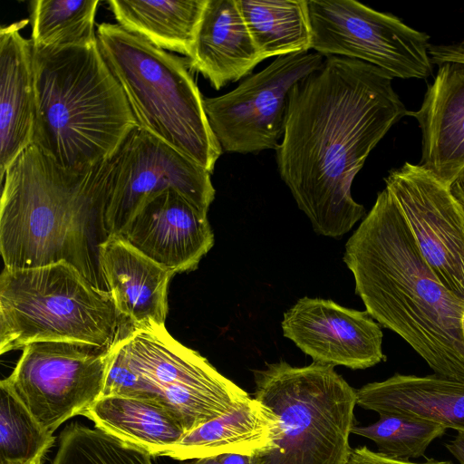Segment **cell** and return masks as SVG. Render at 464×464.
<instances>
[{
    "label": "cell",
    "instance_id": "cell-1",
    "mask_svg": "<svg viewBox=\"0 0 464 464\" xmlns=\"http://www.w3.org/2000/svg\"><path fill=\"white\" fill-rule=\"evenodd\" d=\"M392 81L362 61L328 56L289 92L276 163L319 235L341 237L365 214L352 197L353 179L408 111Z\"/></svg>",
    "mask_w": 464,
    "mask_h": 464
},
{
    "label": "cell",
    "instance_id": "cell-2",
    "mask_svg": "<svg viewBox=\"0 0 464 464\" xmlns=\"http://www.w3.org/2000/svg\"><path fill=\"white\" fill-rule=\"evenodd\" d=\"M343 262L368 314L441 377L464 381V300L422 256L384 188L345 244Z\"/></svg>",
    "mask_w": 464,
    "mask_h": 464
},
{
    "label": "cell",
    "instance_id": "cell-3",
    "mask_svg": "<svg viewBox=\"0 0 464 464\" xmlns=\"http://www.w3.org/2000/svg\"><path fill=\"white\" fill-rule=\"evenodd\" d=\"M109 159L83 171L58 166L31 144L1 179L0 251L4 267L65 261L103 290L99 246L104 228ZM108 291V290H107Z\"/></svg>",
    "mask_w": 464,
    "mask_h": 464
},
{
    "label": "cell",
    "instance_id": "cell-4",
    "mask_svg": "<svg viewBox=\"0 0 464 464\" xmlns=\"http://www.w3.org/2000/svg\"><path fill=\"white\" fill-rule=\"evenodd\" d=\"M33 144L71 171L110 159L138 123L98 41L63 48L33 46Z\"/></svg>",
    "mask_w": 464,
    "mask_h": 464
},
{
    "label": "cell",
    "instance_id": "cell-5",
    "mask_svg": "<svg viewBox=\"0 0 464 464\" xmlns=\"http://www.w3.org/2000/svg\"><path fill=\"white\" fill-rule=\"evenodd\" d=\"M96 34L138 126L211 174L223 150L185 61L118 24L102 23Z\"/></svg>",
    "mask_w": 464,
    "mask_h": 464
},
{
    "label": "cell",
    "instance_id": "cell-6",
    "mask_svg": "<svg viewBox=\"0 0 464 464\" xmlns=\"http://www.w3.org/2000/svg\"><path fill=\"white\" fill-rule=\"evenodd\" d=\"M255 397L277 417L272 444L251 464H345L352 451L356 390L319 362L285 361L254 371Z\"/></svg>",
    "mask_w": 464,
    "mask_h": 464
},
{
    "label": "cell",
    "instance_id": "cell-7",
    "mask_svg": "<svg viewBox=\"0 0 464 464\" xmlns=\"http://www.w3.org/2000/svg\"><path fill=\"white\" fill-rule=\"evenodd\" d=\"M122 330L110 292L65 261L1 273V354L41 342L108 347Z\"/></svg>",
    "mask_w": 464,
    "mask_h": 464
},
{
    "label": "cell",
    "instance_id": "cell-8",
    "mask_svg": "<svg viewBox=\"0 0 464 464\" xmlns=\"http://www.w3.org/2000/svg\"><path fill=\"white\" fill-rule=\"evenodd\" d=\"M122 337L131 366L147 382L149 399L170 411L187 432L251 399L165 325L127 328Z\"/></svg>",
    "mask_w": 464,
    "mask_h": 464
},
{
    "label": "cell",
    "instance_id": "cell-9",
    "mask_svg": "<svg viewBox=\"0 0 464 464\" xmlns=\"http://www.w3.org/2000/svg\"><path fill=\"white\" fill-rule=\"evenodd\" d=\"M307 8L315 53L362 61L392 79L431 74L430 36L398 17L354 0H307Z\"/></svg>",
    "mask_w": 464,
    "mask_h": 464
},
{
    "label": "cell",
    "instance_id": "cell-10",
    "mask_svg": "<svg viewBox=\"0 0 464 464\" xmlns=\"http://www.w3.org/2000/svg\"><path fill=\"white\" fill-rule=\"evenodd\" d=\"M109 361L110 346L34 343L23 348L13 372L0 384L53 433L102 396Z\"/></svg>",
    "mask_w": 464,
    "mask_h": 464
},
{
    "label": "cell",
    "instance_id": "cell-11",
    "mask_svg": "<svg viewBox=\"0 0 464 464\" xmlns=\"http://www.w3.org/2000/svg\"><path fill=\"white\" fill-rule=\"evenodd\" d=\"M324 60L315 52L279 56L231 92L204 98L222 150L246 154L276 150L285 131L290 91Z\"/></svg>",
    "mask_w": 464,
    "mask_h": 464
},
{
    "label": "cell",
    "instance_id": "cell-12",
    "mask_svg": "<svg viewBox=\"0 0 464 464\" xmlns=\"http://www.w3.org/2000/svg\"><path fill=\"white\" fill-rule=\"evenodd\" d=\"M104 228L116 236L151 195L174 189L208 216L215 198L210 173L137 126L109 159Z\"/></svg>",
    "mask_w": 464,
    "mask_h": 464
},
{
    "label": "cell",
    "instance_id": "cell-13",
    "mask_svg": "<svg viewBox=\"0 0 464 464\" xmlns=\"http://www.w3.org/2000/svg\"><path fill=\"white\" fill-rule=\"evenodd\" d=\"M385 184L425 260L464 300V208L450 187L410 162L390 171Z\"/></svg>",
    "mask_w": 464,
    "mask_h": 464
},
{
    "label": "cell",
    "instance_id": "cell-14",
    "mask_svg": "<svg viewBox=\"0 0 464 464\" xmlns=\"http://www.w3.org/2000/svg\"><path fill=\"white\" fill-rule=\"evenodd\" d=\"M281 325L284 336L315 362L363 370L386 360L381 325L367 311L305 296L285 313Z\"/></svg>",
    "mask_w": 464,
    "mask_h": 464
},
{
    "label": "cell",
    "instance_id": "cell-15",
    "mask_svg": "<svg viewBox=\"0 0 464 464\" xmlns=\"http://www.w3.org/2000/svg\"><path fill=\"white\" fill-rule=\"evenodd\" d=\"M116 236L176 274L195 270L215 241L208 216L174 189L149 197Z\"/></svg>",
    "mask_w": 464,
    "mask_h": 464
},
{
    "label": "cell",
    "instance_id": "cell-16",
    "mask_svg": "<svg viewBox=\"0 0 464 464\" xmlns=\"http://www.w3.org/2000/svg\"><path fill=\"white\" fill-rule=\"evenodd\" d=\"M99 265L123 324L130 329L165 325L173 270L119 236H109L100 245Z\"/></svg>",
    "mask_w": 464,
    "mask_h": 464
},
{
    "label": "cell",
    "instance_id": "cell-17",
    "mask_svg": "<svg viewBox=\"0 0 464 464\" xmlns=\"http://www.w3.org/2000/svg\"><path fill=\"white\" fill-rule=\"evenodd\" d=\"M407 115L421 131L420 165L450 187L464 169V66L439 65L420 109Z\"/></svg>",
    "mask_w": 464,
    "mask_h": 464
},
{
    "label": "cell",
    "instance_id": "cell-18",
    "mask_svg": "<svg viewBox=\"0 0 464 464\" xmlns=\"http://www.w3.org/2000/svg\"><path fill=\"white\" fill-rule=\"evenodd\" d=\"M29 19L0 28V179L33 144L35 92L33 43L20 34Z\"/></svg>",
    "mask_w": 464,
    "mask_h": 464
},
{
    "label": "cell",
    "instance_id": "cell-19",
    "mask_svg": "<svg viewBox=\"0 0 464 464\" xmlns=\"http://www.w3.org/2000/svg\"><path fill=\"white\" fill-rule=\"evenodd\" d=\"M356 404L379 414L424 420L464 430V381L395 373L356 390Z\"/></svg>",
    "mask_w": 464,
    "mask_h": 464
},
{
    "label": "cell",
    "instance_id": "cell-20",
    "mask_svg": "<svg viewBox=\"0 0 464 464\" xmlns=\"http://www.w3.org/2000/svg\"><path fill=\"white\" fill-rule=\"evenodd\" d=\"M261 61L237 0H208L188 67L219 90L251 73Z\"/></svg>",
    "mask_w": 464,
    "mask_h": 464
},
{
    "label": "cell",
    "instance_id": "cell-21",
    "mask_svg": "<svg viewBox=\"0 0 464 464\" xmlns=\"http://www.w3.org/2000/svg\"><path fill=\"white\" fill-rule=\"evenodd\" d=\"M276 423V415L256 398H251L187 432L166 457L177 460L226 453L252 457L271 446Z\"/></svg>",
    "mask_w": 464,
    "mask_h": 464
},
{
    "label": "cell",
    "instance_id": "cell-22",
    "mask_svg": "<svg viewBox=\"0 0 464 464\" xmlns=\"http://www.w3.org/2000/svg\"><path fill=\"white\" fill-rule=\"evenodd\" d=\"M82 415L95 427L152 457H166L187 433L170 411L150 400L104 396Z\"/></svg>",
    "mask_w": 464,
    "mask_h": 464
},
{
    "label": "cell",
    "instance_id": "cell-23",
    "mask_svg": "<svg viewBox=\"0 0 464 464\" xmlns=\"http://www.w3.org/2000/svg\"><path fill=\"white\" fill-rule=\"evenodd\" d=\"M208 0H109L117 24L162 50L191 56Z\"/></svg>",
    "mask_w": 464,
    "mask_h": 464
},
{
    "label": "cell",
    "instance_id": "cell-24",
    "mask_svg": "<svg viewBox=\"0 0 464 464\" xmlns=\"http://www.w3.org/2000/svg\"><path fill=\"white\" fill-rule=\"evenodd\" d=\"M262 59L307 53L312 31L307 0H237Z\"/></svg>",
    "mask_w": 464,
    "mask_h": 464
},
{
    "label": "cell",
    "instance_id": "cell-25",
    "mask_svg": "<svg viewBox=\"0 0 464 464\" xmlns=\"http://www.w3.org/2000/svg\"><path fill=\"white\" fill-rule=\"evenodd\" d=\"M99 0H34L30 4L33 46L63 48L96 43Z\"/></svg>",
    "mask_w": 464,
    "mask_h": 464
},
{
    "label": "cell",
    "instance_id": "cell-26",
    "mask_svg": "<svg viewBox=\"0 0 464 464\" xmlns=\"http://www.w3.org/2000/svg\"><path fill=\"white\" fill-rule=\"evenodd\" d=\"M147 451L94 427L67 425L52 464H152Z\"/></svg>",
    "mask_w": 464,
    "mask_h": 464
},
{
    "label": "cell",
    "instance_id": "cell-27",
    "mask_svg": "<svg viewBox=\"0 0 464 464\" xmlns=\"http://www.w3.org/2000/svg\"><path fill=\"white\" fill-rule=\"evenodd\" d=\"M55 440L24 404L0 384V464H25L45 455Z\"/></svg>",
    "mask_w": 464,
    "mask_h": 464
},
{
    "label": "cell",
    "instance_id": "cell-28",
    "mask_svg": "<svg viewBox=\"0 0 464 464\" xmlns=\"http://www.w3.org/2000/svg\"><path fill=\"white\" fill-rule=\"evenodd\" d=\"M379 420L367 426H353L352 433L372 440L378 451L399 459L424 456L433 440L442 437V425L393 414H379Z\"/></svg>",
    "mask_w": 464,
    "mask_h": 464
},
{
    "label": "cell",
    "instance_id": "cell-29",
    "mask_svg": "<svg viewBox=\"0 0 464 464\" xmlns=\"http://www.w3.org/2000/svg\"><path fill=\"white\" fill-rule=\"evenodd\" d=\"M345 464H453L448 460L428 459L423 462L399 459L384 455L379 451H373L366 446L352 449Z\"/></svg>",
    "mask_w": 464,
    "mask_h": 464
},
{
    "label": "cell",
    "instance_id": "cell-30",
    "mask_svg": "<svg viewBox=\"0 0 464 464\" xmlns=\"http://www.w3.org/2000/svg\"><path fill=\"white\" fill-rule=\"evenodd\" d=\"M429 54L433 64L456 63L464 66V44H430Z\"/></svg>",
    "mask_w": 464,
    "mask_h": 464
},
{
    "label": "cell",
    "instance_id": "cell-31",
    "mask_svg": "<svg viewBox=\"0 0 464 464\" xmlns=\"http://www.w3.org/2000/svg\"><path fill=\"white\" fill-rule=\"evenodd\" d=\"M445 447L460 464H464V430L457 431L456 436L445 443Z\"/></svg>",
    "mask_w": 464,
    "mask_h": 464
},
{
    "label": "cell",
    "instance_id": "cell-32",
    "mask_svg": "<svg viewBox=\"0 0 464 464\" xmlns=\"http://www.w3.org/2000/svg\"><path fill=\"white\" fill-rule=\"evenodd\" d=\"M450 188L454 198L464 208V169L459 174Z\"/></svg>",
    "mask_w": 464,
    "mask_h": 464
},
{
    "label": "cell",
    "instance_id": "cell-33",
    "mask_svg": "<svg viewBox=\"0 0 464 464\" xmlns=\"http://www.w3.org/2000/svg\"><path fill=\"white\" fill-rule=\"evenodd\" d=\"M220 464H251V457L246 455L226 453L218 456Z\"/></svg>",
    "mask_w": 464,
    "mask_h": 464
},
{
    "label": "cell",
    "instance_id": "cell-34",
    "mask_svg": "<svg viewBox=\"0 0 464 464\" xmlns=\"http://www.w3.org/2000/svg\"><path fill=\"white\" fill-rule=\"evenodd\" d=\"M186 464H220L218 459V456L215 457H206L192 459L190 462Z\"/></svg>",
    "mask_w": 464,
    "mask_h": 464
},
{
    "label": "cell",
    "instance_id": "cell-35",
    "mask_svg": "<svg viewBox=\"0 0 464 464\" xmlns=\"http://www.w3.org/2000/svg\"><path fill=\"white\" fill-rule=\"evenodd\" d=\"M45 455L42 454L34 458V459L26 462L25 464H43V459Z\"/></svg>",
    "mask_w": 464,
    "mask_h": 464
},
{
    "label": "cell",
    "instance_id": "cell-36",
    "mask_svg": "<svg viewBox=\"0 0 464 464\" xmlns=\"http://www.w3.org/2000/svg\"><path fill=\"white\" fill-rule=\"evenodd\" d=\"M463 330H464V323H463Z\"/></svg>",
    "mask_w": 464,
    "mask_h": 464
}]
</instances>
